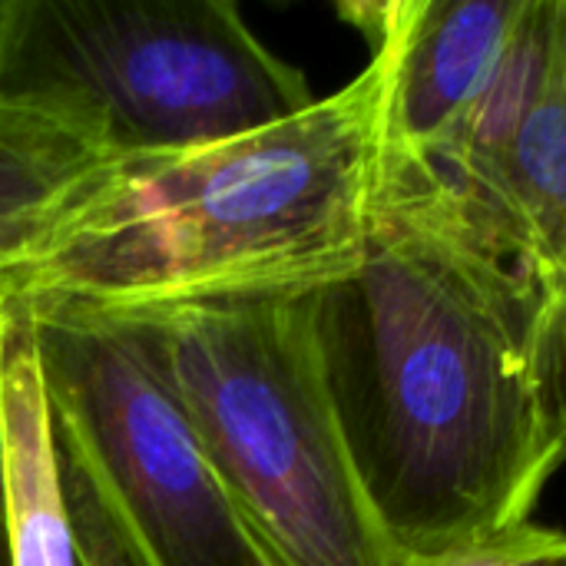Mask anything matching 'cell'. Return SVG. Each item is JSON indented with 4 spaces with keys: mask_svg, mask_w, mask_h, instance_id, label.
I'll use <instances>...</instances> for the list:
<instances>
[{
    "mask_svg": "<svg viewBox=\"0 0 566 566\" xmlns=\"http://www.w3.org/2000/svg\"><path fill=\"white\" fill-rule=\"evenodd\" d=\"M13 322L36 345L60 451L139 566H265L139 322Z\"/></svg>",
    "mask_w": 566,
    "mask_h": 566,
    "instance_id": "5",
    "label": "cell"
},
{
    "mask_svg": "<svg viewBox=\"0 0 566 566\" xmlns=\"http://www.w3.org/2000/svg\"><path fill=\"white\" fill-rule=\"evenodd\" d=\"M116 153L80 113L0 93V232L30 235Z\"/></svg>",
    "mask_w": 566,
    "mask_h": 566,
    "instance_id": "8",
    "label": "cell"
},
{
    "mask_svg": "<svg viewBox=\"0 0 566 566\" xmlns=\"http://www.w3.org/2000/svg\"><path fill=\"white\" fill-rule=\"evenodd\" d=\"M332 395L401 557L531 521L566 464L544 289L415 163L385 159L361 265L318 292Z\"/></svg>",
    "mask_w": 566,
    "mask_h": 566,
    "instance_id": "1",
    "label": "cell"
},
{
    "mask_svg": "<svg viewBox=\"0 0 566 566\" xmlns=\"http://www.w3.org/2000/svg\"><path fill=\"white\" fill-rule=\"evenodd\" d=\"M23 239H27V235H20V232H0V262H3Z\"/></svg>",
    "mask_w": 566,
    "mask_h": 566,
    "instance_id": "13",
    "label": "cell"
},
{
    "mask_svg": "<svg viewBox=\"0 0 566 566\" xmlns=\"http://www.w3.org/2000/svg\"><path fill=\"white\" fill-rule=\"evenodd\" d=\"M527 0L345 3L371 50L388 56V163L431 159L494 80Z\"/></svg>",
    "mask_w": 566,
    "mask_h": 566,
    "instance_id": "7",
    "label": "cell"
},
{
    "mask_svg": "<svg viewBox=\"0 0 566 566\" xmlns=\"http://www.w3.org/2000/svg\"><path fill=\"white\" fill-rule=\"evenodd\" d=\"M554 375H557V391H560V405H564L566 418V345L554 352Z\"/></svg>",
    "mask_w": 566,
    "mask_h": 566,
    "instance_id": "12",
    "label": "cell"
},
{
    "mask_svg": "<svg viewBox=\"0 0 566 566\" xmlns=\"http://www.w3.org/2000/svg\"><path fill=\"white\" fill-rule=\"evenodd\" d=\"M464 216L566 305V0L524 20L461 129L424 163Z\"/></svg>",
    "mask_w": 566,
    "mask_h": 566,
    "instance_id": "6",
    "label": "cell"
},
{
    "mask_svg": "<svg viewBox=\"0 0 566 566\" xmlns=\"http://www.w3.org/2000/svg\"><path fill=\"white\" fill-rule=\"evenodd\" d=\"M388 86V56L371 50L289 119L109 159L0 262V315L143 322L348 279L385 186Z\"/></svg>",
    "mask_w": 566,
    "mask_h": 566,
    "instance_id": "2",
    "label": "cell"
},
{
    "mask_svg": "<svg viewBox=\"0 0 566 566\" xmlns=\"http://www.w3.org/2000/svg\"><path fill=\"white\" fill-rule=\"evenodd\" d=\"M7 335L10 318L0 315V527L7 517V434H3V375H7Z\"/></svg>",
    "mask_w": 566,
    "mask_h": 566,
    "instance_id": "11",
    "label": "cell"
},
{
    "mask_svg": "<svg viewBox=\"0 0 566 566\" xmlns=\"http://www.w3.org/2000/svg\"><path fill=\"white\" fill-rule=\"evenodd\" d=\"M401 566H566V534L554 527L521 524L507 534L438 557H405Z\"/></svg>",
    "mask_w": 566,
    "mask_h": 566,
    "instance_id": "9",
    "label": "cell"
},
{
    "mask_svg": "<svg viewBox=\"0 0 566 566\" xmlns=\"http://www.w3.org/2000/svg\"><path fill=\"white\" fill-rule=\"evenodd\" d=\"M60 461H63V484H66V504H70L80 566H139L126 541L119 537L116 524L109 521L106 507L99 504L96 491L83 478V471L63 451Z\"/></svg>",
    "mask_w": 566,
    "mask_h": 566,
    "instance_id": "10",
    "label": "cell"
},
{
    "mask_svg": "<svg viewBox=\"0 0 566 566\" xmlns=\"http://www.w3.org/2000/svg\"><path fill=\"white\" fill-rule=\"evenodd\" d=\"M265 566H401L332 395L318 292L139 322Z\"/></svg>",
    "mask_w": 566,
    "mask_h": 566,
    "instance_id": "3",
    "label": "cell"
},
{
    "mask_svg": "<svg viewBox=\"0 0 566 566\" xmlns=\"http://www.w3.org/2000/svg\"><path fill=\"white\" fill-rule=\"evenodd\" d=\"M0 93L80 113L116 156L212 146L315 103L229 0H0Z\"/></svg>",
    "mask_w": 566,
    "mask_h": 566,
    "instance_id": "4",
    "label": "cell"
}]
</instances>
